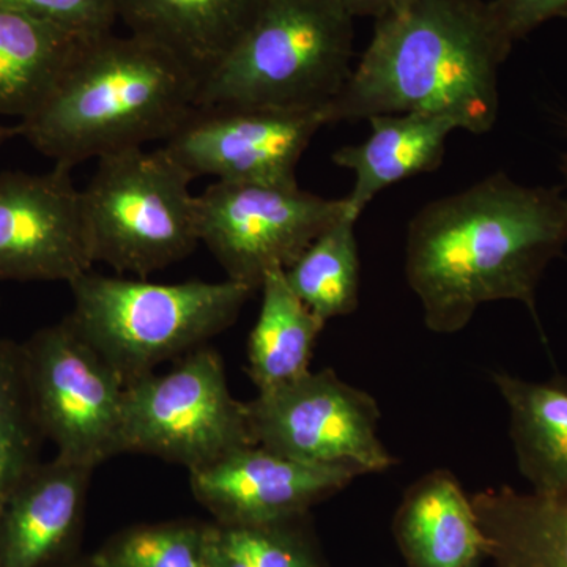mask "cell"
<instances>
[{
    "instance_id": "cell-3",
    "label": "cell",
    "mask_w": 567,
    "mask_h": 567,
    "mask_svg": "<svg viewBox=\"0 0 567 567\" xmlns=\"http://www.w3.org/2000/svg\"><path fill=\"white\" fill-rule=\"evenodd\" d=\"M199 76L171 52L104 33L81 44L47 99L17 125L41 155L71 167L167 141L197 107Z\"/></svg>"
},
{
    "instance_id": "cell-8",
    "label": "cell",
    "mask_w": 567,
    "mask_h": 567,
    "mask_svg": "<svg viewBox=\"0 0 567 567\" xmlns=\"http://www.w3.org/2000/svg\"><path fill=\"white\" fill-rule=\"evenodd\" d=\"M20 352L33 420L55 456L95 470L123 454L125 382L66 317Z\"/></svg>"
},
{
    "instance_id": "cell-23",
    "label": "cell",
    "mask_w": 567,
    "mask_h": 567,
    "mask_svg": "<svg viewBox=\"0 0 567 567\" xmlns=\"http://www.w3.org/2000/svg\"><path fill=\"white\" fill-rule=\"evenodd\" d=\"M44 439L22 379L20 342L0 341V513L41 464Z\"/></svg>"
},
{
    "instance_id": "cell-12",
    "label": "cell",
    "mask_w": 567,
    "mask_h": 567,
    "mask_svg": "<svg viewBox=\"0 0 567 567\" xmlns=\"http://www.w3.org/2000/svg\"><path fill=\"white\" fill-rule=\"evenodd\" d=\"M92 265L71 167L0 173V282L70 284Z\"/></svg>"
},
{
    "instance_id": "cell-5",
    "label": "cell",
    "mask_w": 567,
    "mask_h": 567,
    "mask_svg": "<svg viewBox=\"0 0 567 567\" xmlns=\"http://www.w3.org/2000/svg\"><path fill=\"white\" fill-rule=\"evenodd\" d=\"M69 286L73 311L66 319L126 386L233 327L257 290L227 278L159 284L92 270Z\"/></svg>"
},
{
    "instance_id": "cell-9",
    "label": "cell",
    "mask_w": 567,
    "mask_h": 567,
    "mask_svg": "<svg viewBox=\"0 0 567 567\" xmlns=\"http://www.w3.org/2000/svg\"><path fill=\"white\" fill-rule=\"evenodd\" d=\"M197 230L227 279L259 290L290 267L328 227L350 215L344 197L327 199L297 185L215 182L196 196ZM352 216V215H350Z\"/></svg>"
},
{
    "instance_id": "cell-25",
    "label": "cell",
    "mask_w": 567,
    "mask_h": 567,
    "mask_svg": "<svg viewBox=\"0 0 567 567\" xmlns=\"http://www.w3.org/2000/svg\"><path fill=\"white\" fill-rule=\"evenodd\" d=\"M89 561L93 567H212L208 524L178 520L128 528Z\"/></svg>"
},
{
    "instance_id": "cell-31",
    "label": "cell",
    "mask_w": 567,
    "mask_h": 567,
    "mask_svg": "<svg viewBox=\"0 0 567 567\" xmlns=\"http://www.w3.org/2000/svg\"><path fill=\"white\" fill-rule=\"evenodd\" d=\"M559 171H561L563 178H565L567 189V155L563 156L561 163H559Z\"/></svg>"
},
{
    "instance_id": "cell-30",
    "label": "cell",
    "mask_w": 567,
    "mask_h": 567,
    "mask_svg": "<svg viewBox=\"0 0 567 567\" xmlns=\"http://www.w3.org/2000/svg\"><path fill=\"white\" fill-rule=\"evenodd\" d=\"M55 567H93L92 563L89 561H80V559L73 558L70 559V561L62 563V565L55 566Z\"/></svg>"
},
{
    "instance_id": "cell-26",
    "label": "cell",
    "mask_w": 567,
    "mask_h": 567,
    "mask_svg": "<svg viewBox=\"0 0 567 567\" xmlns=\"http://www.w3.org/2000/svg\"><path fill=\"white\" fill-rule=\"evenodd\" d=\"M0 6L62 29L82 40L112 32L114 0H0Z\"/></svg>"
},
{
    "instance_id": "cell-22",
    "label": "cell",
    "mask_w": 567,
    "mask_h": 567,
    "mask_svg": "<svg viewBox=\"0 0 567 567\" xmlns=\"http://www.w3.org/2000/svg\"><path fill=\"white\" fill-rule=\"evenodd\" d=\"M347 215L306 248L286 271L292 292L324 323L352 315L360 298V252Z\"/></svg>"
},
{
    "instance_id": "cell-24",
    "label": "cell",
    "mask_w": 567,
    "mask_h": 567,
    "mask_svg": "<svg viewBox=\"0 0 567 567\" xmlns=\"http://www.w3.org/2000/svg\"><path fill=\"white\" fill-rule=\"evenodd\" d=\"M301 520L268 525L208 524L212 567H324L319 546Z\"/></svg>"
},
{
    "instance_id": "cell-10",
    "label": "cell",
    "mask_w": 567,
    "mask_h": 567,
    "mask_svg": "<svg viewBox=\"0 0 567 567\" xmlns=\"http://www.w3.org/2000/svg\"><path fill=\"white\" fill-rule=\"evenodd\" d=\"M254 443L315 465L350 466L361 475L395 464L377 435L375 399L331 369L309 372L289 385L246 402Z\"/></svg>"
},
{
    "instance_id": "cell-27",
    "label": "cell",
    "mask_w": 567,
    "mask_h": 567,
    "mask_svg": "<svg viewBox=\"0 0 567 567\" xmlns=\"http://www.w3.org/2000/svg\"><path fill=\"white\" fill-rule=\"evenodd\" d=\"M499 31L511 44L557 18L567 20V0H488Z\"/></svg>"
},
{
    "instance_id": "cell-29",
    "label": "cell",
    "mask_w": 567,
    "mask_h": 567,
    "mask_svg": "<svg viewBox=\"0 0 567 567\" xmlns=\"http://www.w3.org/2000/svg\"><path fill=\"white\" fill-rule=\"evenodd\" d=\"M17 136V126H6L0 123V147H2L7 141L13 140V137Z\"/></svg>"
},
{
    "instance_id": "cell-2",
    "label": "cell",
    "mask_w": 567,
    "mask_h": 567,
    "mask_svg": "<svg viewBox=\"0 0 567 567\" xmlns=\"http://www.w3.org/2000/svg\"><path fill=\"white\" fill-rule=\"evenodd\" d=\"M511 50L488 0H410L375 20L369 47L324 110L328 125L417 112L486 134Z\"/></svg>"
},
{
    "instance_id": "cell-32",
    "label": "cell",
    "mask_w": 567,
    "mask_h": 567,
    "mask_svg": "<svg viewBox=\"0 0 567 567\" xmlns=\"http://www.w3.org/2000/svg\"><path fill=\"white\" fill-rule=\"evenodd\" d=\"M475 567H480V565L475 566Z\"/></svg>"
},
{
    "instance_id": "cell-1",
    "label": "cell",
    "mask_w": 567,
    "mask_h": 567,
    "mask_svg": "<svg viewBox=\"0 0 567 567\" xmlns=\"http://www.w3.org/2000/svg\"><path fill=\"white\" fill-rule=\"evenodd\" d=\"M566 245L565 189L488 175L413 216L406 230V282L434 333H457L480 306L494 301L527 306L539 324L537 286Z\"/></svg>"
},
{
    "instance_id": "cell-13",
    "label": "cell",
    "mask_w": 567,
    "mask_h": 567,
    "mask_svg": "<svg viewBox=\"0 0 567 567\" xmlns=\"http://www.w3.org/2000/svg\"><path fill=\"white\" fill-rule=\"evenodd\" d=\"M358 476L350 466L305 464L249 445L189 472V486L218 524L268 525L301 520Z\"/></svg>"
},
{
    "instance_id": "cell-4",
    "label": "cell",
    "mask_w": 567,
    "mask_h": 567,
    "mask_svg": "<svg viewBox=\"0 0 567 567\" xmlns=\"http://www.w3.org/2000/svg\"><path fill=\"white\" fill-rule=\"evenodd\" d=\"M353 20L341 0H262L197 106L327 110L352 74Z\"/></svg>"
},
{
    "instance_id": "cell-16",
    "label": "cell",
    "mask_w": 567,
    "mask_h": 567,
    "mask_svg": "<svg viewBox=\"0 0 567 567\" xmlns=\"http://www.w3.org/2000/svg\"><path fill=\"white\" fill-rule=\"evenodd\" d=\"M393 533L409 567H475L487 558L488 540L472 498L446 470L409 487Z\"/></svg>"
},
{
    "instance_id": "cell-17",
    "label": "cell",
    "mask_w": 567,
    "mask_h": 567,
    "mask_svg": "<svg viewBox=\"0 0 567 567\" xmlns=\"http://www.w3.org/2000/svg\"><path fill=\"white\" fill-rule=\"evenodd\" d=\"M368 122V140L333 153L336 166L354 175L352 192L344 197L354 219L388 186L439 169L447 137L458 130L451 118L417 112L380 114Z\"/></svg>"
},
{
    "instance_id": "cell-28",
    "label": "cell",
    "mask_w": 567,
    "mask_h": 567,
    "mask_svg": "<svg viewBox=\"0 0 567 567\" xmlns=\"http://www.w3.org/2000/svg\"><path fill=\"white\" fill-rule=\"evenodd\" d=\"M353 18L371 17L374 20L385 17L399 7L405 6L410 0H341Z\"/></svg>"
},
{
    "instance_id": "cell-7",
    "label": "cell",
    "mask_w": 567,
    "mask_h": 567,
    "mask_svg": "<svg viewBox=\"0 0 567 567\" xmlns=\"http://www.w3.org/2000/svg\"><path fill=\"white\" fill-rule=\"evenodd\" d=\"M122 442L123 454L164 458L188 473L256 445L246 404L230 393L221 357L207 346L126 386Z\"/></svg>"
},
{
    "instance_id": "cell-14",
    "label": "cell",
    "mask_w": 567,
    "mask_h": 567,
    "mask_svg": "<svg viewBox=\"0 0 567 567\" xmlns=\"http://www.w3.org/2000/svg\"><path fill=\"white\" fill-rule=\"evenodd\" d=\"M92 468L55 456L22 481L0 513V567L76 558Z\"/></svg>"
},
{
    "instance_id": "cell-21",
    "label": "cell",
    "mask_w": 567,
    "mask_h": 567,
    "mask_svg": "<svg viewBox=\"0 0 567 567\" xmlns=\"http://www.w3.org/2000/svg\"><path fill=\"white\" fill-rule=\"evenodd\" d=\"M262 305L248 342V372L259 393L289 385L311 372L323 320L292 292L284 270L264 279Z\"/></svg>"
},
{
    "instance_id": "cell-18",
    "label": "cell",
    "mask_w": 567,
    "mask_h": 567,
    "mask_svg": "<svg viewBox=\"0 0 567 567\" xmlns=\"http://www.w3.org/2000/svg\"><path fill=\"white\" fill-rule=\"evenodd\" d=\"M492 380L509 409L518 472L533 494L567 496V379L532 382L494 372Z\"/></svg>"
},
{
    "instance_id": "cell-19",
    "label": "cell",
    "mask_w": 567,
    "mask_h": 567,
    "mask_svg": "<svg viewBox=\"0 0 567 567\" xmlns=\"http://www.w3.org/2000/svg\"><path fill=\"white\" fill-rule=\"evenodd\" d=\"M492 567H567V496L511 487L472 496Z\"/></svg>"
},
{
    "instance_id": "cell-11",
    "label": "cell",
    "mask_w": 567,
    "mask_h": 567,
    "mask_svg": "<svg viewBox=\"0 0 567 567\" xmlns=\"http://www.w3.org/2000/svg\"><path fill=\"white\" fill-rule=\"evenodd\" d=\"M324 110L197 106L163 148L193 178L297 185V166Z\"/></svg>"
},
{
    "instance_id": "cell-15",
    "label": "cell",
    "mask_w": 567,
    "mask_h": 567,
    "mask_svg": "<svg viewBox=\"0 0 567 567\" xmlns=\"http://www.w3.org/2000/svg\"><path fill=\"white\" fill-rule=\"evenodd\" d=\"M262 0H114L134 37L171 52L199 76L229 54Z\"/></svg>"
},
{
    "instance_id": "cell-20",
    "label": "cell",
    "mask_w": 567,
    "mask_h": 567,
    "mask_svg": "<svg viewBox=\"0 0 567 567\" xmlns=\"http://www.w3.org/2000/svg\"><path fill=\"white\" fill-rule=\"evenodd\" d=\"M84 41L0 6V117L31 115Z\"/></svg>"
},
{
    "instance_id": "cell-6",
    "label": "cell",
    "mask_w": 567,
    "mask_h": 567,
    "mask_svg": "<svg viewBox=\"0 0 567 567\" xmlns=\"http://www.w3.org/2000/svg\"><path fill=\"white\" fill-rule=\"evenodd\" d=\"M193 181L163 147L100 158L81 189L93 264L147 278L188 257L200 244Z\"/></svg>"
}]
</instances>
